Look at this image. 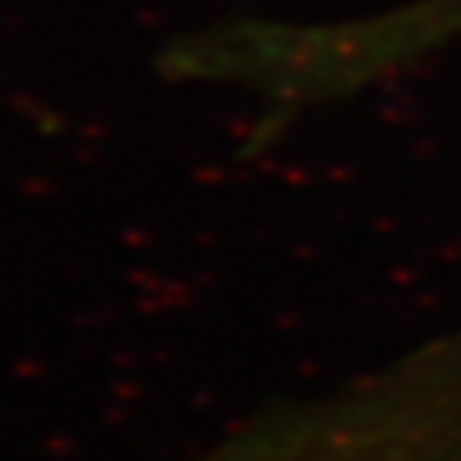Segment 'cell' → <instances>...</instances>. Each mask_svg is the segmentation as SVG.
Wrapping results in <instances>:
<instances>
[{
	"label": "cell",
	"instance_id": "cell-1",
	"mask_svg": "<svg viewBox=\"0 0 461 461\" xmlns=\"http://www.w3.org/2000/svg\"><path fill=\"white\" fill-rule=\"evenodd\" d=\"M188 461H461V321L321 393L260 407Z\"/></svg>",
	"mask_w": 461,
	"mask_h": 461
}]
</instances>
